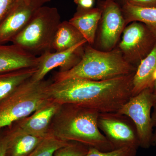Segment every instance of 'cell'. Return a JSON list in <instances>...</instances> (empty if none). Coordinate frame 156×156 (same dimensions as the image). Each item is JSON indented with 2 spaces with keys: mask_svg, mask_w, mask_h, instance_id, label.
Here are the masks:
<instances>
[{
  "mask_svg": "<svg viewBox=\"0 0 156 156\" xmlns=\"http://www.w3.org/2000/svg\"><path fill=\"white\" fill-rule=\"evenodd\" d=\"M15 2L14 0H0V23Z\"/></svg>",
  "mask_w": 156,
  "mask_h": 156,
  "instance_id": "cell-23",
  "label": "cell"
},
{
  "mask_svg": "<svg viewBox=\"0 0 156 156\" xmlns=\"http://www.w3.org/2000/svg\"><path fill=\"white\" fill-rule=\"evenodd\" d=\"M126 2L140 7L156 8V0H126Z\"/></svg>",
  "mask_w": 156,
  "mask_h": 156,
  "instance_id": "cell-24",
  "label": "cell"
},
{
  "mask_svg": "<svg viewBox=\"0 0 156 156\" xmlns=\"http://www.w3.org/2000/svg\"><path fill=\"white\" fill-rule=\"evenodd\" d=\"M101 6V44L109 49L116 44L123 30L125 19L122 8L114 1L106 0Z\"/></svg>",
  "mask_w": 156,
  "mask_h": 156,
  "instance_id": "cell-11",
  "label": "cell"
},
{
  "mask_svg": "<svg viewBox=\"0 0 156 156\" xmlns=\"http://www.w3.org/2000/svg\"><path fill=\"white\" fill-rule=\"evenodd\" d=\"M122 10L127 22L136 21L144 23L156 38V8L140 7L126 2Z\"/></svg>",
  "mask_w": 156,
  "mask_h": 156,
  "instance_id": "cell-18",
  "label": "cell"
},
{
  "mask_svg": "<svg viewBox=\"0 0 156 156\" xmlns=\"http://www.w3.org/2000/svg\"><path fill=\"white\" fill-rule=\"evenodd\" d=\"M51 0L15 2L0 23V44L12 41L30 21L37 10Z\"/></svg>",
  "mask_w": 156,
  "mask_h": 156,
  "instance_id": "cell-8",
  "label": "cell"
},
{
  "mask_svg": "<svg viewBox=\"0 0 156 156\" xmlns=\"http://www.w3.org/2000/svg\"><path fill=\"white\" fill-rule=\"evenodd\" d=\"M20 1V0H14V2H18V1Z\"/></svg>",
  "mask_w": 156,
  "mask_h": 156,
  "instance_id": "cell-31",
  "label": "cell"
},
{
  "mask_svg": "<svg viewBox=\"0 0 156 156\" xmlns=\"http://www.w3.org/2000/svg\"><path fill=\"white\" fill-rule=\"evenodd\" d=\"M37 70V67L0 73V102L31 78Z\"/></svg>",
  "mask_w": 156,
  "mask_h": 156,
  "instance_id": "cell-17",
  "label": "cell"
},
{
  "mask_svg": "<svg viewBox=\"0 0 156 156\" xmlns=\"http://www.w3.org/2000/svg\"><path fill=\"white\" fill-rule=\"evenodd\" d=\"M89 149L80 143L70 142L67 145L57 150L53 156H86Z\"/></svg>",
  "mask_w": 156,
  "mask_h": 156,
  "instance_id": "cell-21",
  "label": "cell"
},
{
  "mask_svg": "<svg viewBox=\"0 0 156 156\" xmlns=\"http://www.w3.org/2000/svg\"><path fill=\"white\" fill-rule=\"evenodd\" d=\"M38 57L17 45L0 44V73L37 67Z\"/></svg>",
  "mask_w": 156,
  "mask_h": 156,
  "instance_id": "cell-13",
  "label": "cell"
},
{
  "mask_svg": "<svg viewBox=\"0 0 156 156\" xmlns=\"http://www.w3.org/2000/svg\"><path fill=\"white\" fill-rule=\"evenodd\" d=\"M78 7L84 9H92L94 5V0H74Z\"/></svg>",
  "mask_w": 156,
  "mask_h": 156,
  "instance_id": "cell-26",
  "label": "cell"
},
{
  "mask_svg": "<svg viewBox=\"0 0 156 156\" xmlns=\"http://www.w3.org/2000/svg\"><path fill=\"white\" fill-rule=\"evenodd\" d=\"M154 102L153 91L149 87L130 98L117 112L133 121L137 130L140 147L143 148L152 146L154 127L151 112Z\"/></svg>",
  "mask_w": 156,
  "mask_h": 156,
  "instance_id": "cell-6",
  "label": "cell"
},
{
  "mask_svg": "<svg viewBox=\"0 0 156 156\" xmlns=\"http://www.w3.org/2000/svg\"><path fill=\"white\" fill-rule=\"evenodd\" d=\"M152 81L153 84L151 88L152 89L153 92H156V70L153 75Z\"/></svg>",
  "mask_w": 156,
  "mask_h": 156,
  "instance_id": "cell-28",
  "label": "cell"
},
{
  "mask_svg": "<svg viewBox=\"0 0 156 156\" xmlns=\"http://www.w3.org/2000/svg\"><path fill=\"white\" fill-rule=\"evenodd\" d=\"M8 143L5 135L0 136V156H8Z\"/></svg>",
  "mask_w": 156,
  "mask_h": 156,
  "instance_id": "cell-25",
  "label": "cell"
},
{
  "mask_svg": "<svg viewBox=\"0 0 156 156\" xmlns=\"http://www.w3.org/2000/svg\"><path fill=\"white\" fill-rule=\"evenodd\" d=\"M137 150L132 148L125 147L104 152L90 147L86 156H135Z\"/></svg>",
  "mask_w": 156,
  "mask_h": 156,
  "instance_id": "cell-22",
  "label": "cell"
},
{
  "mask_svg": "<svg viewBox=\"0 0 156 156\" xmlns=\"http://www.w3.org/2000/svg\"><path fill=\"white\" fill-rule=\"evenodd\" d=\"M156 38L145 24L134 22L124 31L119 47L127 55L132 56L134 60L140 62L152 50Z\"/></svg>",
  "mask_w": 156,
  "mask_h": 156,
  "instance_id": "cell-10",
  "label": "cell"
},
{
  "mask_svg": "<svg viewBox=\"0 0 156 156\" xmlns=\"http://www.w3.org/2000/svg\"><path fill=\"white\" fill-rule=\"evenodd\" d=\"M136 68L123 58L118 50L105 52L87 46L80 61L72 68L58 72L53 81L69 78L105 80L134 73Z\"/></svg>",
  "mask_w": 156,
  "mask_h": 156,
  "instance_id": "cell-3",
  "label": "cell"
},
{
  "mask_svg": "<svg viewBox=\"0 0 156 156\" xmlns=\"http://www.w3.org/2000/svg\"><path fill=\"white\" fill-rule=\"evenodd\" d=\"M156 70V43L152 50L140 61L133 77L132 96L152 85L153 75Z\"/></svg>",
  "mask_w": 156,
  "mask_h": 156,
  "instance_id": "cell-16",
  "label": "cell"
},
{
  "mask_svg": "<svg viewBox=\"0 0 156 156\" xmlns=\"http://www.w3.org/2000/svg\"><path fill=\"white\" fill-rule=\"evenodd\" d=\"M8 127L10 128L5 134L8 143V156H27L44 138L28 134L17 126Z\"/></svg>",
  "mask_w": 156,
  "mask_h": 156,
  "instance_id": "cell-14",
  "label": "cell"
},
{
  "mask_svg": "<svg viewBox=\"0 0 156 156\" xmlns=\"http://www.w3.org/2000/svg\"><path fill=\"white\" fill-rule=\"evenodd\" d=\"M134 73L105 80L94 81L69 78L53 81L48 85L51 101L92 109L100 113L117 112L132 97Z\"/></svg>",
  "mask_w": 156,
  "mask_h": 156,
  "instance_id": "cell-1",
  "label": "cell"
},
{
  "mask_svg": "<svg viewBox=\"0 0 156 156\" xmlns=\"http://www.w3.org/2000/svg\"><path fill=\"white\" fill-rule=\"evenodd\" d=\"M156 144V131L154 133L152 140V146H154Z\"/></svg>",
  "mask_w": 156,
  "mask_h": 156,
  "instance_id": "cell-29",
  "label": "cell"
},
{
  "mask_svg": "<svg viewBox=\"0 0 156 156\" xmlns=\"http://www.w3.org/2000/svg\"><path fill=\"white\" fill-rule=\"evenodd\" d=\"M84 40L86 39L73 26L69 21H63L59 24L55 34L53 49L57 52L63 51Z\"/></svg>",
  "mask_w": 156,
  "mask_h": 156,
  "instance_id": "cell-19",
  "label": "cell"
},
{
  "mask_svg": "<svg viewBox=\"0 0 156 156\" xmlns=\"http://www.w3.org/2000/svg\"><path fill=\"white\" fill-rule=\"evenodd\" d=\"M154 98L155 101H156V92H153Z\"/></svg>",
  "mask_w": 156,
  "mask_h": 156,
  "instance_id": "cell-30",
  "label": "cell"
},
{
  "mask_svg": "<svg viewBox=\"0 0 156 156\" xmlns=\"http://www.w3.org/2000/svg\"><path fill=\"white\" fill-rule=\"evenodd\" d=\"M69 142L62 140L49 133L39 145L26 156H53L57 150Z\"/></svg>",
  "mask_w": 156,
  "mask_h": 156,
  "instance_id": "cell-20",
  "label": "cell"
},
{
  "mask_svg": "<svg viewBox=\"0 0 156 156\" xmlns=\"http://www.w3.org/2000/svg\"><path fill=\"white\" fill-rule=\"evenodd\" d=\"M99 113L76 105H62L49 133L67 141L80 143L101 151L115 150L98 126Z\"/></svg>",
  "mask_w": 156,
  "mask_h": 156,
  "instance_id": "cell-2",
  "label": "cell"
},
{
  "mask_svg": "<svg viewBox=\"0 0 156 156\" xmlns=\"http://www.w3.org/2000/svg\"><path fill=\"white\" fill-rule=\"evenodd\" d=\"M153 108V112L151 114L152 121L153 127L156 128V101H155Z\"/></svg>",
  "mask_w": 156,
  "mask_h": 156,
  "instance_id": "cell-27",
  "label": "cell"
},
{
  "mask_svg": "<svg viewBox=\"0 0 156 156\" xmlns=\"http://www.w3.org/2000/svg\"><path fill=\"white\" fill-rule=\"evenodd\" d=\"M112 1H114L115 2V0H112ZM124 2H125L126 3V0H124Z\"/></svg>",
  "mask_w": 156,
  "mask_h": 156,
  "instance_id": "cell-32",
  "label": "cell"
},
{
  "mask_svg": "<svg viewBox=\"0 0 156 156\" xmlns=\"http://www.w3.org/2000/svg\"><path fill=\"white\" fill-rule=\"evenodd\" d=\"M61 22L57 8L43 6L11 42L36 56L51 51L55 34Z\"/></svg>",
  "mask_w": 156,
  "mask_h": 156,
  "instance_id": "cell-5",
  "label": "cell"
},
{
  "mask_svg": "<svg viewBox=\"0 0 156 156\" xmlns=\"http://www.w3.org/2000/svg\"><path fill=\"white\" fill-rule=\"evenodd\" d=\"M61 105L51 101L30 115L17 121V126L28 134L45 138L49 134L50 124Z\"/></svg>",
  "mask_w": 156,
  "mask_h": 156,
  "instance_id": "cell-12",
  "label": "cell"
},
{
  "mask_svg": "<svg viewBox=\"0 0 156 156\" xmlns=\"http://www.w3.org/2000/svg\"><path fill=\"white\" fill-rule=\"evenodd\" d=\"M87 43L86 40L73 47L60 52L47 51L38 56L37 70L31 78L35 81L44 80L45 76L54 68L59 67L60 71L65 72L75 66L83 54V47Z\"/></svg>",
  "mask_w": 156,
  "mask_h": 156,
  "instance_id": "cell-9",
  "label": "cell"
},
{
  "mask_svg": "<svg viewBox=\"0 0 156 156\" xmlns=\"http://www.w3.org/2000/svg\"><path fill=\"white\" fill-rule=\"evenodd\" d=\"M98 126L115 150L125 147L137 150L140 147L136 126L126 115L118 112L100 113Z\"/></svg>",
  "mask_w": 156,
  "mask_h": 156,
  "instance_id": "cell-7",
  "label": "cell"
},
{
  "mask_svg": "<svg viewBox=\"0 0 156 156\" xmlns=\"http://www.w3.org/2000/svg\"><path fill=\"white\" fill-rule=\"evenodd\" d=\"M50 82L31 78L0 102V129L30 115L52 101L48 87Z\"/></svg>",
  "mask_w": 156,
  "mask_h": 156,
  "instance_id": "cell-4",
  "label": "cell"
},
{
  "mask_svg": "<svg viewBox=\"0 0 156 156\" xmlns=\"http://www.w3.org/2000/svg\"><path fill=\"white\" fill-rule=\"evenodd\" d=\"M101 15V9H84L78 7L77 11L69 22L78 30L88 43L92 44L94 41Z\"/></svg>",
  "mask_w": 156,
  "mask_h": 156,
  "instance_id": "cell-15",
  "label": "cell"
}]
</instances>
